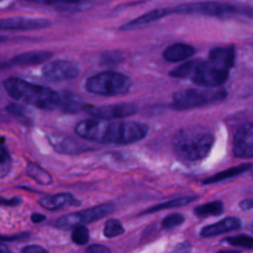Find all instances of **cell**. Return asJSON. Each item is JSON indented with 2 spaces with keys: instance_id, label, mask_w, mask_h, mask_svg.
Instances as JSON below:
<instances>
[{
  "instance_id": "obj_1",
  "label": "cell",
  "mask_w": 253,
  "mask_h": 253,
  "mask_svg": "<svg viewBox=\"0 0 253 253\" xmlns=\"http://www.w3.org/2000/svg\"><path fill=\"white\" fill-rule=\"evenodd\" d=\"M75 132L82 138L100 143L129 144L144 138L148 126L138 122L86 119L77 123Z\"/></svg>"
},
{
  "instance_id": "obj_2",
  "label": "cell",
  "mask_w": 253,
  "mask_h": 253,
  "mask_svg": "<svg viewBox=\"0 0 253 253\" xmlns=\"http://www.w3.org/2000/svg\"><path fill=\"white\" fill-rule=\"evenodd\" d=\"M235 48L233 45L212 48L206 60L200 63L191 77L193 83L205 87L215 88L223 84L234 64Z\"/></svg>"
},
{
  "instance_id": "obj_3",
  "label": "cell",
  "mask_w": 253,
  "mask_h": 253,
  "mask_svg": "<svg viewBox=\"0 0 253 253\" xmlns=\"http://www.w3.org/2000/svg\"><path fill=\"white\" fill-rule=\"evenodd\" d=\"M7 94L23 103L44 111L61 109L63 94L48 87L30 83L26 80L10 77L3 81Z\"/></svg>"
},
{
  "instance_id": "obj_4",
  "label": "cell",
  "mask_w": 253,
  "mask_h": 253,
  "mask_svg": "<svg viewBox=\"0 0 253 253\" xmlns=\"http://www.w3.org/2000/svg\"><path fill=\"white\" fill-rule=\"evenodd\" d=\"M214 137L200 126H189L179 129L173 138L175 154L183 160L197 161L211 151Z\"/></svg>"
},
{
  "instance_id": "obj_5",
  "label": "cell",
  "mask_w": 253,
  "mask_h": 253,
  "mask_svg": "<svg viewBox=\"0 0 253 253\" xmlns=\"http://www.w3.org/2000/svg\"><path fill=\"white\" fill-rule=\"evenodd\" d=\"M172 14H198L220 18L239 15L253 18V7L236 6L216 1H206L179 5L172 8Z\"/></svg>"
},
{
  "instance_id": "obj_6",
  "label": "cell",
  "mask_w": 253,
  "mask_h": 253,
  "mask_svg": "<svg viewBox=\"0 0 253 253\" xmlns=\"http://www.w3.org/2000/svg\"><path fill=\"white\" fill-rule=\"evenodd\" d=\"M131 80L123 73L107 70L97 73L86 80L85 88L89 93L101 96H118L128 92Z\"/></svg>"
},
{
  "instance_id": "obj_7",
  "label": "cell",
  "mask_w": 253,
  "mask_h": 253,
  "mask_svg": "<svg viewBox=\"0 0 253 253\" xmlns=\"http://www.w3.org/2000/svg\"><path fill=\"white\" fill-rule=\"evenodd\" d=\"M225 97L223 89H184L173 94L171 107L177 111H185L220 102Z\"/></svg>"
},
{
  "instance_id": "obj_8",
  "label": "cell",
  "mask_w": 253,
  "mask_h": 253,
  "mask_svg": "<svg viewBox=\"0 0 253 253\" xmlns=\"http://www.w3.org/2000/svg\"><path fill=\"white\" fill-rule=\"evenodd\" d=\"M114 211L112 204H102L96 207L85 209L76 212L61 215L55 222V226L60 229H70L77 225L96 221Z\"/></svg>"
},
{
  "instance_id": "obj_9",
  "label": "cell",
  "mask_w": 253,
  "mask_h": 253,
  "mask_svg": "<svg viewBox=\"0 0 253 253\" xmlns=\"http://www.w3.org/2000/svg\"><path fill=\"white\" fill-rule=\"evenodd\" d=\"M138 107L133 103H116L103 106H92L86 104L84 112L99 120H116L130 117L136 114Z\"/></svg>"
},
{
  "instance_id": "obj_10",
  "label": "cell",
  "mask_w": 253,
  "mask_h": 253,
  "mask_svg": "<svg viewBox=\"0 0 253 253\" xmlns=\"http://www.w3.org/2000/svg\"><path fill=\"white\" fill-rule=\"evenodd\" d=\"M80 72L76 62L68 59H56L47 62L42 69V77L47 81L60 82L74 79Z\"/></svg>"
},
{
  "instance_id": "obj_11",
  "label": "cell",
  "mask_w": 253,
  "mask_h": 253,
  "mask_svg": "<svg viewBox=\"0 0 253 253\" xmlns=\"http://www.w3.org/2000/svg\"><path fill=\"white\" fill-rule=\"evenodd\" d=\"M232 150L235 157H253V123H246L236 130Z\"/></svg>"
},
{
  "instance_id": "obj_12",
  "label": "cell",
  "mask_w": 253,
  "mask_h": 253,
  "mask_svg": "<svg viewBox=\"0 0 253 253\" xmlns=\"http://www.w3.org/2000/svg\"><path fill=\"white\" fill-rule=\"evenodd\" d=\"M51 23L48 19H39L30 17H11L2 19L0 22L1 30L10 31H28L43 29Z\"/></svg>"
},
{
  "instance_id": "obj_13",
  "label": "cell",
  "mask_w": 253,
  "mask_h": 253,
  "mask_svg": "<svg viewBox=\"0 0 253 253\" xmlns=\"http://www.w3.org/2000/svg\"><path fill=\"white\" fill-rule=\"evenodd\" d=\"M172 14V9L171 8H158V9H154L151 10L127 23H126L125 25H123L120 30L122 31H126V30H133V29H138V28H142L144 26H147L155 21L160 20L161 18L168 16Z\"/></svg>"
},
{
  "instance_id": "obj_14",
  "label": "cell",
  "mask_w": 253,
  "mask_h": 253,
  "mask_svg": "<svg viewBox=\"0 0 253 253\" xmlns=\"http://www.w3.org/2000/svg\"><path fill=\"white\" fill-rule=\"evenodd\" d=\"M241 226V220L235 216L225 217L215 223L207 225L203 227L201 235L203 237H212L222 233H226L235 229H238Z\"/></svg>"
},
{
  "instance_id": "obj_15",
  "label": "cell",
  "mask_w": 253,
  "mask_h": 253,
  "mask_svg": "<svg viewBox=\"0 0 253 253\" xmlns=\"http://www.w3.org/2000/svg\"><path fill=\"white\" fill-rule=\"evenodd\" d=\"M52 56V52L46 50H37V51H28L17 54L13 56L7 65L13 66H30L42 63L49 59Z\"/></svg>"
},
{
  "instance_id": "obj_16",
  "label": "cell",
  "mask_w": 253,
  "mask_h": 253,
  "mask_svg": "<svg viewBox=\"0 0 253 253\" xmlns=\"http://www.w3.org/2000/svg\"><path fill=\"white\" fill-rule=\"evenodd\" d=\"M40 205L47 211H56L63 208L66 205H79L80 202L76 201L71 194L59 193L54 195H48L42 197L39 201Z\"/></svg>"
},
{
  "instance_id": "obj_17",
  "label": "cell",
  "mask_w": 253,
  "mask_h": 253,
  "mask_svg": "<svg viewBox=\"0 0 253 253\" xmlns=\"http://www.w3.org/2000/svg\"><path fill=\"white\" fill-rule=\"evenodd\" d=\"M195 52V48L190 44L173 43L164 49L163 58L169 62H177L191 57Z\"/></svg>"
},
{
  "instance_id": "obj_18",
  "label": "cell",
  "mask_w": 253,
  "mask_h": 253,
  "mask_svg": "<svg viewBox=\"0 0 253 253\" xmlns=\"http://www.w3.org/2000/svg\"><path fill=\"white\" fill-rule=\"evenodd\" d=\"M50 143L56 151L61 153H79L88 149L85 144L73 139L72 137H54L53 140L50 139Z\"/></svg>"
},
{
  "instance_id": "obj_19",
  "label": "cell",
  "mask_w": 253,
  "mask_h": 253,
  "mask_svg": "<svg viewBox=\"0 0 253 253\" xmlns=\"http://www.w3.org/2000/svg\"><path fill=\"white\" fill-rule=\"evenodd\" d=\"M251 167V164L249 163H244V164H240L231 168H228L226 170H223L221 172H218L207 179H205L203 181L204 184H211V183H216V182H220L232 177H235L237 175H240L241 173L247 171L249 168Z\"/></svg>"
},
{
  "instance_id": "obj_20",
  "label": "cell",
  "mask_w": 253,
  "mask_h": 253,
  "mask_svg": "<svg viewBox=\"0 0 253 253\" xmlns=\"http://www.w3.org/2000/svg\"><path fill=\"white\" fill-rule=\"evenodd\" d=\"M197 199V197L195 196H188V197H181V198H177V199H173L170 201H167L165 203H161L158 205H155L145 211H143L141 212V214H148V213H153L155 211H161V210H165V209H171V208H177V207H181V206H186L192 202H194Z\"/></svg>"
},
{
  "instance_id": "obj_21",
  "label": "cell",
  "mask_w": 253,
  "mask_h": 253,
  "mask_svg": "<svg viewBox=\"0 0 253 253\" xmlns=\"http://www.w3.org/2000/svg\"><path fill=\"white\" fill-rule=\"evenodd\" d=\"M223 211V204L220 201L210 202L195 208L194 212L199 217H206L210 215H218Z\"/></svg>"
},
{
  "instance_id": "obj_22",
  "label": "cell",
  "mask_w": 253,
  "mask_h": 253,
  "mask_svg": "<svg viewBox=\"0 0 253 253\" xmlns=\"http://www.w3.org/2000/svg\"><path fill=\"white\" fill-rule=\"evenodd\" d=\"M26 171L28 176L41 185H49L52 182V178L49 173L35 163H29Z\"/></svg>"
},
{
  "instance_id": "obj_23",
  "label": "cell",
  "mask_w": 253,
  "mask_h": 253,
  "mask_svg": "<svg viewBox=\"0 0 253 253\" xmlns=\"http://www.w3.org/2000/svg\"><path fill=\"white\" fill-rule=\"evenodd\" d=\"M200 63V59H192L189 60L177 68L171 70L169 72V75L175 78H186V77H192L195 73L198 65Z\"/></svg>"
},
{
  "instance_id": "obj_24",
  "label": "cell",
  "mask_w": 253,
  "mask_h": 253,
  "mask_svg": "<svg viewBox=\"0 0 253 253\" xmlns=\"http://www.w3.org/2000/svg\"><path fill=\"white\" fill-rule=\"evenodd\" d=\"M125 232V228L121 221L117 218L108 219L104 224L103 233L107 238H114L122 235Z\"/></svg>"
},
{
  "instance_id": "obj_25",
  "label": "cell",
  "mask_w": 253,
  "mask_h": 253,
  "mask_svg": "<svg viewBox=\"0 0 253 253\" xmlns=\"http://www.w3.org/2000/svg\"><path fill=\"white\" fill-rule=\"evenodd\" d=\"M71 239L77 245H85L89 241V230L84 224L77 225L72 230Z\"/></svg>"
},
{
  "instance_id": "obj_26",
  "label": "cell",
  "mask_w": 253,
  "mask_h": 253,
  "mask_svg": "<svg viewBox=\"0 0 253 253\" xmlns=\"http://www.w3.org/2000/svg\"><path fill=\"white\" fill-rule=\"evenodd\" d=\"M124 59L125 56L121 51H106L102 53L100 63L105 66H114L122 62Z\"/></svg>"
},
{
  "instance_id": "obj_27",
  "label": "cell",
  "mask_w": 253,
  "mask_h": 253,
  "mask_svg": "<svg viewBox=\"0 0 253 253\" xmlns=\"http://www.w3.org/2000/svg\"><path fill=\"white\" fill-rule=\"evenodd\" d=\"M224 241L233 246H238L243 248H253V237L246 234L227 237Z\"/></svg>"
},
{
  "instance_id": "obj_28",
  "label": "cell",
  "mask_w": 253,
  "mask_h": 253,
  "mask_svg": "<svg viewBox=\"0 0 253 253\" xmlns=\"http://www.w3.org/2000/svg\"><path fill=\"white\" fill-rule=\"evenodd\" d=\"M6 111L8 113H10L11 115H13L14 117H16L18 119H21L23 122L30 121L28 110H27V108H25L22 105H19V104H9L6 107Z\"/></svg>"
},
{
  "instance_id": "obj_29",
  "label": "cell",
  "mask_w": 253,
  "mask_h": 253,
  "mask_svg": "<svg viewBox=\"0 0 253 253\" xmlns=\"http://www.w3.org/2000/svg\"><path fill=\"white\" fill-rule=\"evenodd\" d=\"M11 168V156L2 143L1 146V154H0V175L1 177H5Z\"/></svg>"
},
{
  "instance_id": "obj_30",
  "label": "cell",
  "mask_w": 253,
  "mask_h": 253,
  "mask_svg": "<svg viewBox=\"0 0 253 253\" xmlns=\"http://www.w3.org/2000/svg\"><path fill=\"white\" fill-rule=\"evenodd\" d=\"M184 215L181 213H172L167 215L162 220V227L165 229L175 228L184 222Z\"/></svg>"
},
{
  "instance_id": "obj_31",
  "label": "cell",
  "mask_w": 253,
  "mask_h": 253,
  "mask_svg": "<svg viewBox=\"0 0 253 253\" xmlns=\"http://www.w3.org/2000/svg\"><path fill=\"white\" fill-rule=\"evenodd\" d=\"M37 4H45V5H53V4H76L83 2L85 0H24Z\"/></svg>"
},
{
  "instance_id": "obj_32",
  "label": "cell",
  "mask_w": 253,
  "mask_h": 253,
  "mask_svg": "<svg viewBox=\"0 0 253 253\" xmlns=\"http://www.w3.org/2000/svg\"><path fill=\"white\" fill-rule=\"evenodd\" d=\"M85 253H111V250L102 244H92L87 247Z\"/></svg>"
},
{
  "instance_id": "obj_33",
  "label": "cell",
  "mask_w": 253,
  "mask_h": 253,
  "mask_svg": "<svg viewBox=\"0 0 253 253\" xmlns=\"http://www.w3.org/2000/svg\"><path fill=\"white\" fill-rule=\"evenodd\" d=\"M22 253H49L45 248L42 247L41 245L33 244L27 245L22 249Z\"/></svg>"
},
{
  "instance_id": "obj_34",
  "label": "cell",
  "mask_w": 253,
  "mask_h": 253,
  "mask_svg": "<svg viewBox=\"0 0 253 253\" xmlns=\"http://www.w3.org/2000/svg\"><path fill=\"white\" fill-rule=\"evenodd\" d=\"M192 250V245L191 243L185 241L180 244H178L172 251L171 253H191Z\"/></svg>"
},
{
  "instance_id": "obj_35",
  "label": "cell",
  "mask_w": 253,
  "mask_h": 253,
  "mask_svg": "<svg viewBox=\"0 0 253 253\" xmlns=\"http://www.w3.org/2000/svg\"><path fill=\"white\" fill-rule=\"evenodd\" d=\"M1 203H2V205H5V206H18L20 203H22V199L20 197H14L9 200L2 199Z\"/></svg>"
},
{
  "instance_id": "obj_36",
  "label": "cell",
  "mask_w": 253,
  "mask_h": 253,
  "mask_svg": "<svg viewBox=\"0 0 253 253\" xmlns=\"http://www.w3.org/2000/svg\"><path fill=\"white\" fill-rule=\"evenodd\" d=\"M240 208L243 211H249L253 210V199H247L240 203Z\"/></svg>"
},
{
  "instance_id": "obj_37",
  "label": "cell",
  "mask_w": 253,
  "mask_h": 253,
  "mask_svg": "<svg viewBox=\"0 0 253 253\" xmlns=\"http://www.w3.org/2000/svg\"><path fill=\"white\" fill-rule=\"evenodd\" d=\"M45 219V215L42 214V213H39V212H34L32 215H31V220L34 222V223H39V222H42Z\"/></svg>"
},
{
  "instance_id": "obj_38",
  "label": "cell",
  "mask_w": 253,
  "mask_h": 253,
  "mask_svg": "<svg viewBox=\"0 0 253 253\" xmlns=\"http://www.w3.org/2000/svg\"><path fill=\"white\" fill-rule=\"evenodd\" d=\"M25 236V234H19V235H12V236H2V240L3 241H11V240H16L19 238H23Z\"/></svg>"
},
{
  "instance_id": "obj_39",
  "label": "cell",
  "mask_w": 253,
  "mask_h": 253,
  "mask_svg": "<svg viewBox=\"0 0 253 253\" xmlns=\"http://www.w3.org/2000/svg\"><path fill=\"white\" fill-rule=\"evenodd\" d=\"M216 253H241V252L235 251V250H221V251H218Z\"/></svg>"
},
{
  "instance_id": "obj_40",
  "label": "cell",
  "mask_w": 253,
  "mask_h": 253,
  "mask_svg": "<svg viewBox=\"0 0 253 253\" xmlns=\"http://www.w3.org/2000/svg\"><path fill=\"white\" fill-rule=\"evenodd\" d=\"M1 253H12V252H10L5 245H1Z\"/></svg>"
},
{
  "instance_id": "obj_41",
  "label": "cell",
  "mask_w": 253,
  "mask_h": 253,
  "mask_svg": "<svg viewBox=\"0 0 253 253\" xmlns=\"http://www.w3.org/2000/svg\"><path fill=\"white\" fill-rule=\"evenodd\" d=\"M248 229H249L250 231H252V232H253V221L248 225Z\"/></svg>"
}]
</instances>
